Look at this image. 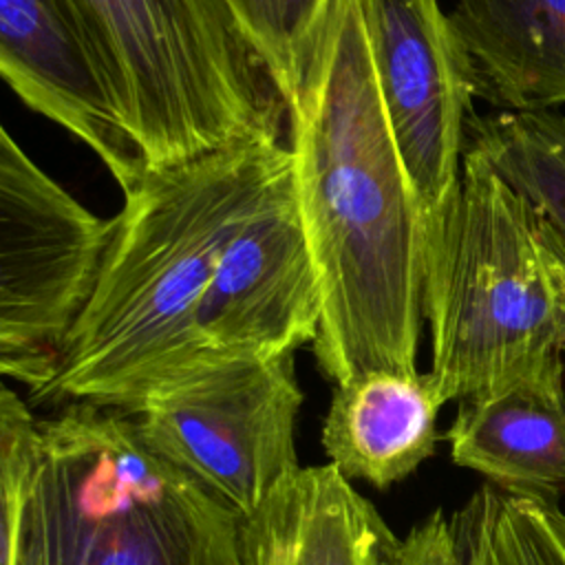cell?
Instances as JSON below:
<instances>
[{
	"mask_svg": "<svg viewBox=\"0 0 565 565\" xmlns=\"http://www.w3.org/2000/svg\"><path fill=\"white\" fill-rule=\"evenodd\" d=\"M287 146L322 316L311 344L335 386L417 373L426 223L388 128L360 0H331Z\"/></svg>",
	"mask_w": 565,
	"mask_h": 565,
	"instance_id": "6da1fadb",
	"label": "cell"
},
{
	"mask_svg": "<svg viewBox=\"0 0 565 565\" xmlns=\"http://www.w3.org/2000/svg\"><path fill=\"white\" fill-rule=\"evenodd\" d=\"M287 141H245L148 170L124 192L95 289L40 404L128 413L196 366V309L216 263L289 166Z\"/></svg>",
	"mask_w": 565,
	"mask_h": 565,
	"instance_id": "7a4b0ae2",
	"label": "cell"
},
{
	"mask_svg": "<svg viewBox=\"0 0 565 565\" xmlns=\"http://www.w3.org/2000/svg\"><path fill=\"white\" fill-rule=\"evenodd\" d=\"M2 565H243V516L154 455L135 419L0 395Z\"/></svg>",
	"mask_w": 565,
	"mask_h": 565,
	"instance_id": "3957f363",
	"label": "cell"
},
{
	"mask_svg": "<svg viewBox=\"0 0 565 565\" xmlns=\"http://www.w3.org/2000/svg\"><path fill=\"white\" fill-rule=\"evenodd\" d=\"M424 318L433 351L428 375L446 404L565 355V249L472 146L428 238Z\"/></svg>",
	"mask_w": 565,
	"mask_h": 565,
	"instance_id": "277c9868",
	"label": "cell"
},
{
	"mask_svg": "<svg viewBox=\"0 0 565 565\" xmlns=\"http://www.w3.org/2000/svg\"><path fill=\"white\" fill-rule=\"evenodd\" d=\"M77 2L150 170L245 141H285L287 104L223 0Z\"/></svg>",
	"mask_w": 565,
	"mask_h": 565,
	"instance_id": "5b68a950",
	"label": "cell"
},
{
	"mask_svg": "<svg viewBox=\"0 0 565 565\" xmlns=\"http://www.w3.org/2000/svg\"><path fill=\"white\" fill-rule=\"evenodd\" d=\"M300 406L294 355L223 358L152 391L128 415L154 455L245 519L302 468Z\"/></svg>",
	"mask_w": 565,
	"mask_h": 565,
	"instance_id": "8992f818",
	"label": "cell"
},
{
	"mask_svg": "<svg viewBox=\"0 0 565 565\" xmlns=\"http://www.w3.org/2000/svg\"><path fill=\"white\" fill-rule=\"evenodd\" d=\"M115 216L102 218L0 132V371L40 393L82 316Z\"/></svg>",
	"mask_w": 565,
	"mask_h": 565,
	"instance_id": "52a82bcc",
	"label": "cell"
},
{
	"mask_svg": "<svg viewBox=\"0 0 565 565\" xmlns=\"http://www.w3.org/2000/svg\"><path fill=\"white\" fill-rule=\"evenodd\" d=\"M360 9L384 115L428 241L461 177L479 97L475 71L437 0H360Z\"/></svg>",
	"mask_w": 565,
	"mask_h": 565,
	"instance_id": "ba28073f",
	"label": "cell"
},
{
	"mask_svg": "<svg viewBox=\"0 0 565 565\" xmlns=\"http://www.w3.org/2000/svg\"><path fill=\"white\" fill-rule=\"evenodd\" d=\"M320 316V278L289 161L216 263L196 309V366L223 358L294 355L313 344Z\"/></svg>",
	"mask_w": 565,
	"mask_h": 565,
	"instance_id": "9c48e42d",
	"label": "cell"
},
{
	"mask_svg": "<svg viewBox=\"0 0 565 565\" xmlns=\"http://www.w3.org/2000/svg\"><path fill=\"white\" fill-rule=\"evenodd\" d=\"M0 71L31 110L86 143L121 192L146 177L124 93L77 0H0Z\"/></svg>",
	"mask_w": 565,
	"mask_h": 565,
	"instance_id": "30bf717a",
	"label": "cell"
},
{
	"mask_svg": "<svg viewBox=\"0 0 565 565\" xmlns=\"http://www.w3.org/2000/svg\"><path fill=\"white\" fill-rule=\"evenodd\" d=\"M563 369V358H552L461 399L446 430L452 461L510 494L556 503L565 494Z\"/></svg>",
	"mask_w": 565,
	"mask_h": 565,
	"instance_id": "8fae6325",
	"label": "cell"
},
{
	"mask_svg": "<svg viewBox=\"0 0 565 565\" xmlns=\"http://www.w3.org/2000/svg\"><path fill=\"white\" fill-rule=\"evenodd\" d=\"M399 547L331 463L300 468L243 519V565H397Z\"/></svg>",
	"mask_w": 565,
	"mask_h": 565,
	"instance_id": "7c38bea8",
	"label": "cell"
},
{
	"mask_svg": "<svg viewBox=\"0 0 565 565\" xmlns=\"http://www.w3.org/2000/svg\"><path fill=\"white\" fill-rule=\"evenodd\" d=\"M444 404L419 371H377L335 386L322 424L329 463L380 490L406 479L435 452Z\"/></svg>",
	"mask_w": 565,
	"mask_h": 565,
	"instance_id": "4fadbf2b",
	"label": "cell"
},
{
	"mask_svg": "<svg viewBox=\"0 0 565 565\" xmlns=\"http://www.w3.org/2000/svg\"><path fill=\"white\" fill-rule=\"evenodd\" d=\"M477 95L501 110L565 104V0H455Z\"/></svg>",
	"mask_w": 565,
	"mask_h": 565,
	"instance_id": "5bb4252c",
	"label": "cell"
},
{
	"mask_svg": "<svg viewBox=\"0 0 565 565\" xmlns=\"http://www.w3.org/2000/svg\"><path fill=\"white\" fill-rule=\"evenodd\" d=\"M468 146L532 203L565 249V117L552 110L475 117Z\"/></svg>",
	"mask_w": 565,
	"mask_h": 565,
	"instance_id": "9a60e30c",
	"label": "cell"
},
{
	"mask_svg": "<svg viewBox=\"0 0 565 565\" xmlns=\"http://www.w3.org/2000/svg\"><path fill=\"white\" fill-rule=\"evenodd\" d=\"M265 62L287 110L298 99L331 0H223Z\"/></svg>",
	"mask_w": 565,
	"mask_h": 565,
	"instance_id": "2e32d148",
	"label": "cell"
},
{
	"mask_svg": "<svg viewBox=\"0 0 565 565\" xmlns=\"http://www.w3.org/2000/svg\"><path fill=\"white\" fill-rule=\"evenodd\" d=\"M397 565H461L450 519L435 510L402 541Z\"/></svg>",
	"mask_w": 565,
	"mask_h": 565,
	"instance_id": "e0dca14e",
	"label": "cell"
}]
</instances>
